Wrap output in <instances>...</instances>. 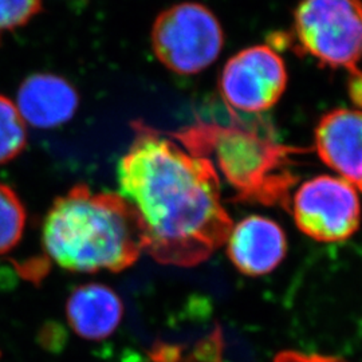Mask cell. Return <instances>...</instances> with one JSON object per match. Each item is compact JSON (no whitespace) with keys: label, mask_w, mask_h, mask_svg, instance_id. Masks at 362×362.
I'll list each match as a JSON object with an SVG mask.
<instances>
[{"label":"cell","mask_w":362,"mask_h":362,"mask_svg":"<svg viewBox=\"0 0 362 362\" xmlns=\"http://www.w3.org/2000/svg\"><path fill=\"white\" fill-rule=\"evenodd\" d=\"M119 160V194L137 212L145 248L161 264L194 267L223 246L233 220L221 204L218 170L170 134L143 121Z\"/></svg>","instance_id":"cell-1"},{"label":"cell","mask_w":362,"mask_h":362,"mask_svg":"<svg viewBox=\"0 0 362 362\" xmlns=\"http://www.w3.org/2000/svg\"><path fill=\"white\" fill-rule=\"evenodd\" d=\"M42 236L47 257L69 272H122L145 248L141 221L129 202L85 184L54 202Z\"/></svg>","instance_id":"cell-2"},{"label":"cell","mask_w":362,"mask_h":362,"mask_svg":"<svg viewBox=\"0 0 362 362\" xmlns=\"http://www.w3.org/2000/svg\"><path fill=\"white\" fill-rule=\"evenodd\" d=\"M192 155L208 158L242 202L290 208L297 177L293 156L308 151L276 143L272 134L243 124L197 122L170 134Z\"/></svg>","instance_id":"cell-3"},{"label":"cell","mask_w":362,"mask_h":362,"mask_svg":"<svg viewBox=\"0 0 362 362\" xmlns=\"http://www.w3.org/2000/svg\"><path fill=\"white\" fill-rule=\"evenodd\" d=\"M300 52L332 69L357 71L362 59L361 0H300L294 11Z\"/></svg>","instance_id":"cell-4"},{"label":"cell","mask_w":362,"mask_h":362,"mask_svg":"<svg viewBox=\"0 0 362 362\" xmlns=\"http://www.w3.org/2000/svg\"><path fill=\"white\" fill-rule=\"evenodd\" d=\"M224 43L223 28L211 10L181 3L157 16L152 46L157 59L177 74H196L212 65Z\"/></svg>","instance_id":"cell-5"},{"label":"cell","mask_w":362,"mask_h":362,"mask_svg":"<svg viewBox=\"0 0 362 362\" xmlns=\"http://www.w3.org/2000/svg\"><path fill=\"white\" fill-rule=\"evenodd\" d=\"M298 228L318 242H342L361 223V206L356 188L344 179L318 176L298 188L293 199Z\"/></svg>","instance_id":"cell-6"},{"label":"cell","mask_w":362,"mask_h":362,"mask_svg":"<svg viewBox=\"0 0 362 362\" xmlns=\"http://www.w3.org/2000/svg\"><path fill=\"white\" fill-rule=\"evenodd\" d=\"M286 85L285 62L269 46H254L238 52L226 64L220 77L224 101L245 113L269 110L279 101Z\"/></svg>","instance_id":"cell-7"},{"label":"cell","mask_w":362,"mask_h":362,"mask_svg":"<svg viewBox=\"0 0 362 362\" xmlns=\"http://www.w3.org/2000/svg\"><path fill=\"white\" fill-rule=\"evenodd\" d=\"M315 149L327 167L362 191V110L326 113L315 129Z\"/></svg>","instance_id":"cell-8"},{"label":"cell","mask_w":362,"mask_h":362,"mask_svg":"<svg viewBox=\"0 0 362 362\" xmlns=\"http://www.w3.org/2000/svg\"><path fill=\"white\" fill-rule=\"evenodd\" d=\"M227 243L235 267L252 276L272 272L285 258L287 247L284 230L263 216L242 220L231 230Z\"/></svg>","instance_id":"cell-9"},{"label":"cell","mask_w":362,"mask_h":362,"mask_svg":"<svg viewBox=\"0 0 362 362\" xmlns=\"http://www.w3.org/2000/svg\"><path fill=\"white\" fill-rule=\"evenodd\" d=\"M16 104L25 122L39 129H52L74 117L79 97L65 78L39 73L21 85Z\"/></svg>","instance_id":"cell-10"},{"label":"cell","mask_w":362,"mask_h":362,"mask_svg":"<svg viewBox=\"0 0 362 362\" xmlns=\"http://www.w3.org/2000/svg\"><path fill=\"white\" fill-rule=\"evenodd\" d=\"M66 315L78 336L101 341L122 321L124 303L115 290L101 284L79 286L67 299Z\"/></svg>","instance_id":"cell-11"},{"label":"cell","mask_w":362,"mask_h":362,"mask_svg":"<svg viewBox=\"0 0 362 362\" xmlns=\"http://www.w3.org/2000/svg\"><path fill=\"white\" fill-rule=\"evenodd\" d=\"M26 146V124L13 101L0 94V165L16 158Z\"/></svg>","instance_id":"cell-12"},{"label":"cell","mask_w":362,"mask_h":362,"mask_svg":"<svg viewBox=\"0 0 362 362\" xmlns=\"http://www.w3.org/2000/svg\"><path fill=\"white\" fill-rule=\"evenodd\" d=\"M26 211L13 189L0 182V255L16 246L25 231Z\"/></svg>","instance_id":"cell-13"},{"label":"cell","mask_w":362,"mask_h":362,"mask_svg":"<svg viewBox=\"0 0 362 362\" xmlns=\"http://www.w3.org/2000/svg\"><path fill=\"white\" fill-rule=\"evenodd\" d=\"M42 8V0H0V33L25 26Z\"/></svg>","instance_id":"cell-14"},{"label":"cell","mask_w":362,"mask_h":362,"mask_svg":"<svg viewBox=\"0 0 362 362\" xmlns=\"http://www.w3.org/2000/svg\"><path fill=\"white\" fill-rule=\"evenodd\" d=\"M274 362H346L342 358L321 356V354H306L299 351H282L275 357Z\"/></svg>","instance_id":"cell-15"},{"label":"cell","mask_w":362,"mask_h":362,"mask_svg":"<svg viewBox=\"0 0 362 362\" xmlns=\"http://www.w3.org/2000/svg\"><path fill=\"white\" fill-rule=\"evenodd\" d=\"M349 95L351 101L362 107V71L357 70L350 73Z\"/></svg>","instance_id":"cell-16"},{"label":"cell","mask_w":362,"mask_h":362,"mask_svg":"<svg viewBox=\"0 0 362 362\" xmlns=\"http://www.w3.org/2000/svg\"><path fill=\"white\" fill-rule=\"evenodd\" d=\"M361 192H362V191H361Z\"/></svg>","instance_id":"cell-17"}]
</instances>
